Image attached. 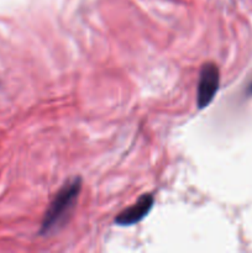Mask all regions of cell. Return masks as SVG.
I'll return each instance as SVG.
<instances>
[{
	"label": "cell",
	"mask_w": 252,
	"mask_h": 253,
	"mask_svg": "<svg viewBox=\"0 0 252 253\" xmlns=\"http://www.w3.org/2000/svg\"><path fill=\"white\" fill-rule=\"evenodd\" d=\"M81 177H76L68 180L61 188V190L57 193L49 208L47 209L46 214H44L43 220L41 222L40 235H42V236L51 235L66 225L69 216L72 215L74 207H76L77 199L81 194Z\"/></svg>",
	"instance_id": "6da1fadb"
},
{
	"label": "cell",
	"mask_w": 252,
	"mask_h": 253,
	"mask_svg": "<svg viewBox=\"0 0 252 253\" xmlns=\"http://www.w3.org/2000/svg\"><path fill=\"white\" fill-rule=\"evenodd\" d=\"M220 85V72L216 64L208 63L203 64L200 69L199 81L197 89V106L198 109H205L210 105L219 90Z\"/></svg>",
	"instance_id": "7a4b0ae2"
},
{
	"label": "cell",
	"mask_w": 252,
	"mask_h": 253,
	"mask_svg": "<svg viewBox=\"0 0 252 253\" xmlns=\"http://www.w3.org/2000/svg\"><path fill=\"white\" fill-rule=\"evenodd\" d=\"M153 203H155V198L152 194H143L142 197L138 198L135 204L123 210L115 217L114 222L119 226H130V225L137 224L147 216L148 212L153 208Z\"/></svg>",
	"instance_id": "3957f363"
},
{
	"label": "cell",
	"mask_w": 252,
	"mask_h": 253,
	"mask_svg": "<svg viewBox=\"0 0 252 253\" xmlns=\"http://www.w3.org/2000/svg\"><path fill=\"white\" fill-rule=\"evenodd\" d=\"M246 93H247V95H252V83L249 85V88H247Z\"/></svg>",
	"instance_id": "277c9868"
}]
</instances>
